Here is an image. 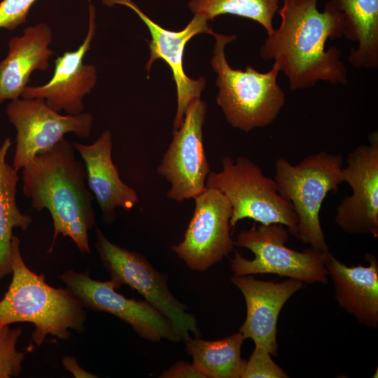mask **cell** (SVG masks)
Returning a JSON list of instances; mask_svg holds the SVG:
<instances>
[{
  "label": "cell",
  "mask_w": 378,
  "mask_h": 378,
  "mask_svg": "<svg viewBox=\"0 0 378 378\" xmlns=\"http://www.w3.org/2000/svg\"><path fill=\"white\" fill-rule=\"evenodd\" d=\"M318 0H284L278 12L281 24L260 50L265 60H274L288 79L292 90L310 88L318 81L346 85L347 70L341 50L326 49L328 39L344 37L342 13L328 1L322 12Z\"/></svg>",
  "instance_id": "cell-1"
},
{
  "label": "cell",
  "mask_w": 378,
  "mask_h": 378,
  "mask_svg": "<svg viewBox=\"0 0 378 378\" xmlns=\"http://www.w3.org/2000/svg\"><path fill=\"white\" fill-rule=\"evenodd\" d=\"M22 192L31 208L47 209L53 223L48 252L59 235L69 237L80 253H91L88 232L95 224L94 197L87 184L84 163L72 143L63 139L22 169Z\"/></svg>",
  "instance_id": "cell-2"
},
{
  "label": "cell",
  "mask_w": 378,
  "mask_h": 378,
  "mask_svg": "<svg viewBox=\"0 0 378 378\" xmlns=\"http://www.w3.org/2000/svg\"><path fill=\"white\" fill-rule=\"evenodd\" d=\"M12 280L0 301V324L32 323L31 341L38 346L48 335L66 340L71 330L83 333L85 309L66 288L50 286L43 274H38L27 266L15 235L12 239Z\"/></svg>",
  "instance_id": "cell-3"
},
{
  "label": "cell",
  "mask_w": 378,
  "mask_h": 378,
  "mask_svg": "<svg viewBox=\"0 0 378 378\" xmlns=\"http://www.w3.org/2000/svg\"><path fill=\"white\" fill-rule=\"evenodd\" d=\"M213 36L216 42L211 63L217 74L216 102L226 120L245 132L268 126L286 103L285 94L277 83L279 66L274 63L265 73L250 65L244 71L232 69L225 57V48L236 35L214 33Z\"/></svg>",
  "instance_id": "cell-4"
},
{
  "label": "cell",
  "mask_w": 378,
  "mask_h": 378,
  "mask_svg": "<svg viewBox=\"0 0 378 378\" xmlns=\"http://www.w3.org/2000/svg\"><path fill=\"white\" fill-rule=\"evenodd\" d=\"M343 162L342 155L324 150L295 165L282 158L275 162L279 192L293 204L298 218L295 237L318 251H328L319 213L327 195L343 183Z\"/></svg>",
  "instance_id": "cell-5"
},
{
  "label": "cell",
  "mask_w": 378,
  "mask_h": 378,
  "mask_svg": "<svg viewBox=\"0 0 378 378\" xmlns=\"http://www.w3.org/2000/svg\"><path fill=\"white\" fill-rule=\"evenodd\" d=\"M222 169L210 172L206 188L220 192L232 207V227L241 220L250 218L260 224L280 223L289 234H297L298 218L293 204L279 192L274 179L266 176L260 168L244 156L234 161L225 157Z\"/></svg>",
  "instance_id": "cell-6"
},
{
  "label": "cell",
  "mask_w": 378,
  "mask_h": 378,
  "mask_svg": "<svg viewBox=\"0 0 378 378\" xmlns=\"http://www.w3.org/2000/svg\"><path fill=\"white\" fill-rule=\"evenodd\" d=\"M287 228L282 224H260L241 230L234 244L246 248L255 257L248 260L236 252L231 262L234 276L276 274L296 279L302 283L327 284L326 263L330 251L313 248L298 251L285 244L289 238Z\"/></svg>",
  "instance_id": "cell-7"
},
{
  "label": "cell",
  "mask_w": 378,
  "mask_h": 378,
  "mask_svg": "<svg viewBox=\"0 0 378 378\" xmlns=\"http://www.w3.org/2000/svg\"><path fill=\"white\" fill-rule=\"evenodd\" d=\"M96 235L95 248L112 279L141 294L170 321L181 340H189L190 333L200 336L195 316L171 293L166 274L157 271L141 253L111 242L99 228Z\"/></svg>",
  "instance_id": "cell-8"
},
{
  "label": "cell",
  "mask_w": 378,
  "mask_h": 378,
  "mask_svg": "<svg viewBox=\"0 0 378 378\" xmlns=\"http://www.w3.org/2000/svg\"><path fill=\"white\" fill-rule=\"evenodd\" d=\"M9 121L16 130V145L13 167L17 171L64 139L69 133L78 138L90 136L94 123L88 112L62 115L50 108L44 99L19 98L6 108Z\"/></svg>",
  "instance_id": "cell-9"
},
{
  "label": "cell",
  "mask_w": 378,
  "mask_h": 378,
  "mask_svg": "<svg viewBox=\"0 0 378 378\" xmlns=\"http://www.w3.org/2000/svg\"><path fill=\"white\" fill-rule=\"evenodd\" d=\"M69 293L85 309L111 314L129 324L141 337L152 342L181 337L170 321L146 300L129 299L118 292L121 286L111 279H92L89 271L69 270L59 276Z\"/></svg>",
  "instance_id": "cell-10"
},
{
  "label": "cell",
  "mask_w": 378,
  "mask_h": 378,
  "mask_svg": "<svg viewBox=\"0 0 378 378\" xmlns=\"http://www.w3.org/2000/svg\"><path fill=\"white\" fill-rule=\"evenodd\" d=\"M206 113V104L200 99L188 105L157 168V173L170 183L167 197L172 200L194 199L206 188L211 172L203 145Z\"/></svg>",
  "instance_id": "cell-11"
},
{
  "label": "cell",
  "mask_w": 378,
  "mask_h": 378,
  "mask_svg": "<svg viewBox=\"0 0 378 378\" xmlns=\"http://www.w3.org/2000/svg\"><path fill=\"white\" fill-rule=\"evenodd\" d=\"M195 209L183 239L172 250L192 270L204 271L230 254L232 207L218 190L206 188L194 198Z\"/></svg>",
  "instance_id": "cell-12"
},
{
  "label": "cell",
  "mask_w": 378,
  "mask_h": 378,
  "mask_svg": "<svg viewBox=\"0 0 378 378\" xmlns=\"http://www.w3.org/2000/svg\"><path fill=\"white\" fill-rule=\"evenodd\" d=\"M368 144H362L348 155L342 171L352 194L336 207L335 222L351 234L378 237V132L368 134Z\"/></svg>",
  "instance_id": "cell-13"
},
{
  "label": "cell",
  "mask_w": 378,
  "mask_h": 378,
  "mask_svg": "<svg viewBox=\"0 0 378 378\" xmlns=\"http://www.w3.org/2000/svg\"><path fill=\"white\" fill-rule=\"evenodd\" d=\"M108 6L117 4L125 6L133 11L146 24L150 34L148 41L150 57L146 69L147 78L152 64L157 59L164 60L170 67L173 79L176 86L177 108L174 120V131L178 130L183 121L188 105L194 100L200 99L205 86V79L201 76L197 80L188 77L183 69L184 50L187 43L200 34H209L214 31L209 26L208 21L199 15H195L182 30L175 31L166 29L147 16L132 0H102Z\"/></svg>",
  "instance_id": "cell-14"
},
{
  "label": "cell",
  "mask_w": 378,
  "mask_h": 378,
  "mask_svg": "<svg viewBox=\"0 0 378 378\" xmlns=\"http://www.w3.org/2000/svg\"><path fill=\"white\" fill-rule=\"evenodd\" d=\"M89 23L87 34L77 50L64 52L56 58L52 78L44 85L27 86L23 98L44 99L54 111L77 115L84 112L83 97L94 89L97 80L94 65L85 64L83 58L90 48L96 31L95 8L88 0Z\"/></svg>",
  "instance_id": "cell-15"
},
{
  "label": "cell",
  "mask_w": 378,
  "mask_h": 378,
  "mask_svg": "<svg viewBox=\"0 0 378 378\" xmlns=\"http://www.w3.org/2000/svg\"><path fill=\"white\" fill-rule=\"evenodd\" d=\"M231 281L243 294L246 306V319L239 332L244 339L253 340L255 347L276 356L279 314L303 283L290 278L281 283L265 281L251 275L233 276Z\"/></svg>",
  "instance_id": "cell-16"
},
{
  "label": "cell",
  "mask_w": 378,
  "mask_h": 378,
  "mask_svg": "<svg viewBox=\"0 0 378 378\" xmlns=\"http://www.w3.org/2000/svg\"><path fill=\"white\" fill-rule=\"evenodd\" d=\"M80 155L87 173V184L95 197L105 224L116 218L115 208L131 210L139 201L136 192L120 178L112 160V136L104 130L91 144L73 142Z\"/></svg>",
  "instance_id": "cell-17"
},
{
  "label": "cell",
  "mask_w": 378,
  "mask_h": 378,
  "mask_svg": "<svg viewBox=\"0 0 378 378\" xmlns=\"http://www.w3.org/2000/svg\"><path fill=\"white\" fill-rule=\"evenodd\" d=\"M52 41V29L45 22L29 26L22 36L9 40L7 56L0 62V104L20 98L31 74L49 68Z\"/></svg>",
  "instance_id": "cell-18"
},
{
  "label": "cell",
  "mask_w": 378,
  "mask_h": 378,
  "mask_svg": "<svg viewBox=\"0 0 378 378\" xmlns=\"http://www.w3.org/2000/svg\"><path fill=\"white\" fill-rule=\"evenodd\" d=\"M368 266L349 267L329 253L326 263L340 306L368 328L378 327V260L368 253Z\"/></svg>",
  "instance_id": "cell-19"
},
{
  "label": "cell",
  "mask_w": 378,
  "mask_h": 378,
  "mask_svg": "<svg viewBox=\"0 0 378 378\" xmlns=\"http://www.w3.org/2000/svg\"><path fill=\"white\" fill-rule=\"evenodd\" d=\"M344 16V35L358 43L348 60L357 69L378 67V0H328Z\"/></svg>",
  "instance_id": "cell-20"
},
{
  "label": "cell",
  "mask_w": 378,
  "mask_h": 378,
  "mask_svg": "<svg viewBox=\"0 0 378 378\" xmlns=\"http://www.w3.org/2000/svg\"><path fill=\"white\" fill-rule=\"evenodd\" d=\"M12 145L6 138L0 146V280L12 273V239L14 228L26 230L32 223L16 202L18 171L6 162Z\"/></svg>",
  "instance_id": "cell-21"
},
{
  "label": "cell",
  "mask_w": 378,
  "mask_h": 378,
  "mask_svg": "<svg viewBox=\"0 0 378 378\" xmlns=\"http://www.w3.org/2000/svg\"><path fill=\"white\" fill-rule=\"evenodd\" d=\"M244 340L239 332L213 341L190 337L186 342V349L206 378H239L246 362L241 358Z\"/></svg>",
  "instance_id": "cell-22"
},
{
  "label": "cell",
  "mask_w": 378,
  "mask_h": 378,
  "mask_svg": "<svg viewBox=\"0 0 378 378\" xmlns=\"http://www.w3.org/2000/svg\"><path fill=\"white\" fill-rule=\"evenodd\" d=\"M279 0H190L188 8L195 15L213 20L220 15H233L253 20L270 34Z\"/></svg>",
  "instance_id": "cell-23"
},
{
  "label": "cell",
  "mask_w": 378,
  "mask_h": 378,
  "mask_svg": "<svg viewBox=\"0 0 378 378\" xmlns=\"http://www.w3.org/2000/svg\"><path fill=\"white\" fill-rule=\"evenodd\" d=\"M22 334L21 328L0 324V378L18 377L22 371L25 355L16 349Z\"/></svg>",
  "instance_id": "cell-24"
},
{
  "label": "cell",
  "mask_w": 378,
  "mask_h": 378,
  "mask_svg": "<svg viewBox=\"0 0 378 378\" xmlns=\"http://www.w3.org/2000/svg\"><path fill=\"white\" fill-rule=\"evenodd\" d=\"M286 378L287 373L276 365L271 354L263 349L255 347L245 365L241 378Z\"/></svg>",
  "instance_id": "cell-25"
},
{
  "label": "cell",
  "mask_w": 378,
  "mask_h": 378,
  "mask_svg": "<svg viewBox=\"0 0 378 378\" xmlns=\"http://www.w3.org/2000/svg\"><path fill=\"white\" fill-rule=\"evenodd\" d=\"M36 0H2L0 2V29L14 30L27 22Z\"/></svg>",
  "instance_id": "cell-26"
},
{
  "label": "cell",
  "mask_w": 378,
  "mask_h": 378,
  "mask_svg": "<svg viewBox=\"0 0 378 378\" xmlns=\"http://www.w3.org/2000/svg\"><path fill=\"white\" fill-rule=\"evenodd\" d=\"M161 378H206L192 363L180 361L171 365L160 376Z\"/></svg>",
  "instance_id": "cell-27"
},
{
  "label": "cell",
  "mask_w": 378,
  "mask_h": 378,
  "mask_svg": "<svg viewBox=\"0 0 378 378\" xmlns=\"http://www.w3.org/2000/svg\"><path fill=\"white\" fill-rule=\"evenodd\" d=\"M64 368L71 372L76 378H97L98 376L92 374L81 368L77 359L71 356H65L62 359Z\"/></svg>",
  "instance_id": "cell-28"
}]
</instances>
